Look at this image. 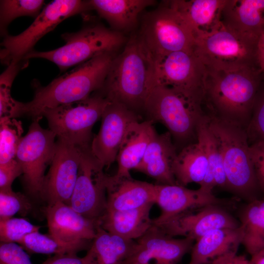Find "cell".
Returning a JSON list of instances; mask_svg holds the SVG:
<instances>
[{"mask_svg":"<svg viewBox=\"0 0 264 264\" xmlns=\"http://www.w3.org/2000/svg\"><path fill=\"white\" fill-rule=\"evenodd\" d=\"M204 64L203 102L210 110L209 114L246 130L262 72L254 66Z\"/></svg>","mask_w":264,"mask_h":264,"instance_id":"1","label":"cell"},{"mask_svg":"<svg viewBox=\"0 0 264 264\" xmlns=\"http://www.w3.org/2000/svg\"><path fill=\"white\" fill-rule=\"evenodd\" d=\"M115 53L98 55L53 80L45 87L34 84L32 100L23 103L21 116L42 118L43 111L62 105L81 101L101 90Z\"/></svg>","mask_w":264,"mask_h":264,"instance_id":"2","label":"cell"},{"mask_svg":"<svg viewBox=\"0 0 264 264\" xmlns=\"http://www.w3.org/2000/svg\"><path fill=\"white\" fill-rule=\"evenodd\" d=\"M209 127L220 145L226 189L248 202L263 197L250 154L246 129L207 114Z\"/></svg>","mask_w":264,"mask_h":264,"instance_id":"3","label":"cell"},{"mask_svg":"<svg viewBox=\"0 0 264 264\" xmlns=\"http://www.w3.org/2000/svg\"><path fill=\"white\" fill-rule=\"evenodd\" d=\"M151 84L150 63L133 35L113 59L101 91L110 101L140 114Z\"/></svg>","mask_w":264,"mask_h":264,"instance_id":"4","label":"cell"},{"mask_svg":"<svg viewBox=\"0 0 264 264\" xmlns=\"http://www.w3.org/2000/svg\"><path fill=\"white\" fill-rule=\"evenodd\" d=\"M202 104L170 88L153 85L147 94L143 111L148 120L165 126L175 145L181 146L182 149L197 142L198 125L206 114L202 109Z\"/></svg>","mask_w":264,"mask_h":264,"instance_id":"5","label":"cell"},{"mask_svg":"<svg viewBox=\"0 0 264 264\" xmlns=\"http://www.w3.org/2000/svg\"><path fill=\"white\" fill-rule=\"evenodd\" d=\"M137 42L150 62L178 51L195 49V34L184 18L168 1L145 14Z\"/></svg>","mask_w":264,"mask_h":264,"instance_id":"6","label":"cell"},{"mask_svg":"<svg viewBox=\"0 0 264 264\" xmlns=\"http://www.w3.org/2000/svg\"><path fill=\"white\" fill-rule=\"evenodd\" d=\"M65 44L48 51L33 50L24 58H43L56 64L60 71L78 66L100 54L116 52L125 43L122 33L100 24L84 27L76 32L61 35Z\"/></svg>","mask_w":264,"mask_h":264,"instance_id":"7","label":"cell"},{"mask_svg":"<svg viewBox=\"0 0 264 264\" xmlns=\"http://www.w3.org/2000/svg\"><path fill=\"white\" fill-rule=\"evenodd\" d=\"M110 102L100 90L86 99L45 109L42 116L58 139L75 146L88 147L93 137L92 128Z\"/></svg>","mask_w":264,"mask_h":264,"instance_id":"8","label":"cell"},{"mask_svg":"<svg viewBox=\"0 0 264 264\" xmlns=\"http://www.w3.org/2000/svg\"><path fill=\"white\" fill-rule=\"evenodd\" d=\"M92 10L89 0H55L46 5L33 23L16 36L7 35L1 44V62H22L38 41L65 19Z\"/></svg>","mask_w":264,"mask_h":264,"instance_id":"9","label":"cell"},{"mask_svg":"<svg viewBox=\"0 0 264 264\" xmlns=\"http://www.w3.org/2000/svg\"><path fill=\"white\" fill-rule=\"evenodd\" d=\"M150 64L152 86L169 87L203 103L205 66L195 49L174 52Z\"/></svg>","mask_w":264,"mask_h":264,"instance_id":"10","label":"cell"},{"mask_svg":"<svg viewBox=\"0 0 264 264\" xmlns=\"http://www.w3.org/2000/svg\"><path fill=\"white\" fill-rule=\"evenodd\" d=\"M42 118L33 119L26 134L19 145L16 159L20 165L28 192L42 198L45 171L52 160L55 150V134L39 124Z\"/></svg>","mask_w":264,"mask_h":264,"instance_id":"11","label":"cell"},{"mask_svg":"<svg viewBox=\"0 0 264 264\" xmlns=\"http://www.w3.org/2000/svg\"><path fill=\"white\" fill-rule=\"evenodd\" d=\"M257 42L240 36L221 22L216 28L196 38L195 51L204 64L258 67Z\"/></svg>","mask_w":264,"mask_h":264,"instance_id":"12","label":"cell"},{"mask_svg":"<svg viewBox=\"0 0 264 264\" xmlns=\"http://www.w3.org/2000/svg\"><path fill=\"white\" fill-rule=\"evenodd\" d=\"M104 168L90 146L83 147L78 176L68 205L84 217L99 221L107 209Z\"/></svg>","mask_w":264,"mask_h":264,"instance_id":"13","label":"cell"},{"mask_svg":"<svg viewBox=\"0 0 264 264\" xmlns=\"http://www.w3.org/2000/svg\"><path fill=\"white\" fill-rule=\"evenodd\" d=\"M82 148L61 139L56 142L42 196L47 205L58 202L68 205L77 180Z\"/></svg>","mask_w":264,"mask_h":264,"instance_id":"14","label":"cell"},{"mask_svg":"<svg viewBox=\"0 0 264 264\" xmlns=\"http://www.w3.org/2000/svg\"><path fill=\"white\" fill-rule=\"evenodd\" d=\"M101 119L100 128L92 138L90 150L102 166L108 168L116 161L128 129L141 117L123 105L110 101Z\"/></svg>","mask_w":264,"mask_h":264,"instance_id":"15","label":"cell"},{"mask_svg":"<svg viewBox=\"0 0 264 264\" xmlns=\"http://www.w3.org/2000/svg\"><path fill=\"white\" fill-rule=\"evenodd\" d=\"M157 226L170 236L195 241L211 231L236 228L240 223L220 205L212 204L188 210Z\"/></svg>","mask_w":264,"mask_h":264,"instance_id":"16","label":"cell"},{"mask_svg":"<svg viewBox=\"0 0 264 264\" xmlns=\"http://www.w3.org/2000/svg\"><path fill=\"white\" fill-rule=\"evenodd\" d=\"M194 241L174 238L153 224L137 240L134 252L122 264H176L191 251Z\"/></svg>","mask_w":264,"mask_h":264,"instance_id":"17","label":"cell"},{"mask_svg":"<svg viewBox=\"0 0 264 264\" xmlns=\"http://www.w3.org/2000/svg\"><path fill=\"white\" fill-rule=\"evenodd\" d=\"M49 235L66 243L92 241L99 221L88 219L68 204L58 202L43 208Z\"/></svg>","mask_w":264,"mask_h":264,"instance_id":"18","label":"cell"},{"mask_svg":"<svg viewBox=\"0 0 264 264\" xmlns=\"http://www.w3.org/2000/svg\"><path fill=\"white\" fill-rule=\"evenodd\" d=\"M155 185V203L161 210L160 216L153 219V224L156 225L188 210L208 205H220L224 202L212 192L200 188L192 190L178 184Z\"/></svg>","mask_w":264,"mask_h":264,"instance_id":"19","label":"cell"},{"mask_svg":"<svg viewBox=\"0 0 264 264\" xmlns=\"http://www.w3.org/2000/svg\"><path fill=\"white\" fill-rule=\"evenodd\" d=\"M178 152L169 132L154 134L138 165L134 169L153 178L157 184H177L173 165Z\"/></svg>","mask_w":264,"mask_h":264,"instance_id":"20","label":"cell"},{"mask_svg":"<svg viewBox=\"0 0 264 264\" xmlns=\"http://www.w3.org/2000/svg\"><path fill=\"white\" fill-rule=\"evenodd\" d=\"M220 20L236 34L257 41L264 30V0H226Z\"/></svg>","mask_w":264,"mask_h":264,"instance_id":"21","label":"cell"},{"mask_svg":"<svg viewBox=\"0 0 264 264\" xmlns=\"http://www.w3.org/2000/svg\"><path fill=\"white\" fill-rule=\"evenodd\" d=\"M107 209L125 211L154 202L156 185L132 177L113 180L107 176Z\"/></svg>","mask_w":264,"mask_h":264,"instance_id":"22","label":"cell"},{"mask_svg":"<svg viewBox=\"0 0 264 264\" xmlns=\"http://www.w3.org/2000/svg\"><path fill=\"white\" fill-rule=\"evenodd\" d=\"M153 124L146 120L135 121L130 126L117 156V170L115 175L110 176L112 180L132 177L130 171L140 162L156 132Z\"/></svg>","mask_w":264,"mask_h":264,"instance_id":"23","label":"cell"},{"mask_svg":"<svg viewBox=\"0 0 264 264\" xmlns=\"http://www.w3.org/2000/svg\"><path fill=\"white\" fill-rule=\"evenodd\" d=\"M154 202L132 210L107 209L100 219L101 226L107 231L130 240H137L153 225L150 213Z\"/></svg>","mask_w":264,"mask_h":264,"instance_id":"24","label":"cell"},{"mask_svg":"<svg viewBox=\"0 0 264 264\" xmlns=\"http://www.w3.org/2000/svg\"><path fill=\"white\" fill-rule=\"evenodd\" d=\"M242 238V230L240 226L211 231L196 241L191 250L188 264H207L226 253L237 251Z\"/></svg>","mask_w":264,"mask_h":264,"instance_id":"25","label":"cell"},{"mask_svg":"<svg viewBox=\"0 0 264 264\" xmlns=\"http://www.w3.org/2000/svg\"><path fill=\"white\" fill-rule=\"evenodd\" d=\"M92 10L105 20L113 30L123 33L133 28L139 14L155 3L154 0H90Z\"/></svg>","mask_w":264,"mask_h":264,"instance_id":"26","label":"cell"},{"mask_svg":"<svg viewBox=\"0 0 264 264\" xmlns=\"http://www.w3.org/2000/svg\"><path fill=\"white\" fill-rule=\"evenodd\" d=\"M225 0H174L168 2L184 18L196 38L220 24L221 11Z\"/></svg>","mask_w":264,"mask_h":264,"instance_id":"27","label":"cell"},{"mask_svg":"<svg viewBox=\"0 0 264 264\" xmlns=\"http://www.w3.org/2000/svg\"><path fill=\"white\" fill-rule=\"evenodd\" d=\"M135 240L127 239L104 229L100 221L96 234L86 256L92 264H122L134 252Z\"/></svg>","mask_w":264,"mask_h":264,"instance_id":"28","label":"cell"},{"mask_svg":"<svg viewBox=\"0 0 264 264\" xmlns=\"http://www.w3.org/2000/svg\"><path fill=\"white\" fill-rule=\"evenodd\" d=\"M203 150L208 161V170L199 188L212 192L215 186L226 188V179L222 155L219 142L208 124V115L200 121L197 129V140Z\"/></svg>","mask_w":264,"mask_h":264,"instance_id":"29","label":"cell"},{"mask_svg":"<svg viewBox=\"0 0 264 264\" xmlns=\"http://www.w3.org/2000/svg\"><path fill=\"white\" fill-rule=\"evenodd\" d=\"M208 170L205 154L197 141L178 152L173 165V173L177 184L185 186L191 183L200 185Z\"/></svg>","mask_w":264,"mask_h":264,"instance_id":"30","label":"cell"},{"mask_svg":"<svg viewBox=\"0 0 264 264\" xmlns=\"http://www.w3.org/2000/svg\"><path fill=\"white\" fill-rule=\"evenodd\" d=\"M242 243L252 256L264 249V198L248 202L239 214Z\"/></svg>","mask_w":264,"mask_h":264,"instance_id":"31","label":"cell"},{"mask_svg":"<svg viewBox=\"0 0 264 264\" xmlns=\"http://www.w3.org/2000/svg\"><path fill=\"white\" fill-rule=\"evenodd\" d=\"M91 241L66 243L59 241L50 235L33 232L26 235L18 243L30 253L42 254H76L82 250H88Z\"/></svg>","mask_w":264,"mask_h":264,"instance_id":"32","label":"cell"},{"mask_svg":"<svg viewBox=\"0 0 264 264\" xmlns=\"http://www.w3.org/2000/svg\"><path fill=\"white\" fill-rule=\"evenodd\" d=\"M25 61L13 62L8 66L0 77V118H15L21 116L22 102L14 99L11 94V88L14 80Z\"/></svg>","mask_w":264,"mask_h":264,"instance_id":"33","label":"cell"},{"mask_svg":"<svg viewBox=\"0 0 264 264\" xmlns=\"http://www.w3.org/2000/svg\"><path fill=\"white\" fill-rule=\"evenodd\" d=\"M44 4L43 0H1L0 1V34L7 35V27L17 18H36Z\"/></svg>","mask_w":264,"mask_h":264,"instance_id":"34","label":"cell"},{"mask_svg":"<svg viewBox=\"0 0 264 264\" xmlns=\"http://www.w3.org/2000/svg\"><path fill=\"white\" fill-rule=\"evenodd\" d=\"M23 132L20 121L15 118H0V165L16 159Z\"/></svg>","mask_w":264,"mask_h":264,"instance_id":"35","label":"cell"},{"mask_svg":"<svg viewBox=\"0 0 264 264\" xmlns=\"http://www.w3.org/2000/svg\"><path fill=\"white\" fill-rule=\"evenodd\" d=\"M30 199L12 188L0 190V219L12 218L17 214L26 216L31 211Z\"/></svg>","mask_w":264,"mask_h":264,"instance_id":"36","label":"cell"},{"mask_svg":"<svg viewBox=\"0 0 264 264\" xmlns=\"http://www.w3.org/2000/svg\"><path fill=\"white\" fill-rule=\"evenodd\" d=\"M40 228L23 218L0 219V242L18 243L27 234L39 231Z\"/></svg>","mask_w":264,"mask_h":264,"instance_id":"37","label":"cell"},{"mask_svg":"<svg viewBox=\"0 0 264 264\" xmlns=\"http://www.w3.org/2000/svg\"><path fill=\"white\" fill-rule=\"evenodd\" d=\"M249 144L264 141V90L257 95L251 117L246 128Z\"/></svg>","mask_w":264,"mask_h":264,"instance_id":"38","label":"cell"},{"mask_svg":"<svg viewBox=\"0 0 264 264\" xmlns=\"http://www.w3.org/2000/svg\"><path fill=\"white\" fill-rule=\"evenodd\" d=\"M0 264H33L23 248L16 242H1Z\"/></svg>","mask_w":264,"mask_h":264,"instance_id":"39","label":"cell"},{"mask_svg":"<svg viewBox=\"0 0 264 264\" xmlns=\"http://www.w3.org/2000/svg\"><path fill=\"white\" fill-rule=\"evenodd\" d=\"M249 150L258 182L264 198V141L250 144Z\"/></svg>","mask_w":264,"mask_h":264,"instance_id":"40","label":"cell"},{"mask_svg":"<svg viewBox=\"0 0 264 264\" xmlns=\"http://www.w3.org/2000/svg\"><path fill=\"white\" fill-rule=\"evenodd\" d=\"M21 175H22V168L16 159L0 165V190L12 188L13 181Z\"/></svg>","mask_w":264,"mask_h":264,"instance_id":"41","label":"cell"},{"mask_svg":"<svg viewBox=\"0 0 264 264\" xmlns=\"http://www.w3.org/2000/svg\"><path fill=\"white\" fill-rule=\"evenodd\" d=\"M42 264H92L86 256L80 258L76 254L54 255Z\"/></svg>","mask_w":264,"mask_h":264,"instance_id":"42","label":"cell"},{"mask_svg":"<svg viewBox=\"0 0 264 264\" xmlns=\"http://www.w3.org/2000/svg\"><path fill=\"white\" fill-rule=\"evenodd\" d=\"M237 252H229L211 261L207 264H252L250 260L244 256L238 255Z\"/></svg>","mask_w":264,"mask_h":264,"instance_id":"43","label":"cell"},{"mask_svg":"<svg viewBox=\"0 0 264 264\" xmlns=\"http://www.w3.org/2000/svg\"><path fill=\"white\" fill-rule=\"evenodd\" d=\"M256 58L259 69L261 72H264V30L260 34L258 40Z\"/></svg>","mask_w":264,"mask_h":264,"instance_id":"44","label":"cell"},{"mask_svg":"<svg viewBox=\"0 0 264 264\" xmlns=\"http://www.w3.org/2000/svg\"><path fill=\"white\" fill-rule=\"evenodd\" d=\"M252 264H264V249L251 256Z\"/></svg>","mask_w":264,"mask_h":264,"instance_id":"45","label":"cell"}]
</instances>
